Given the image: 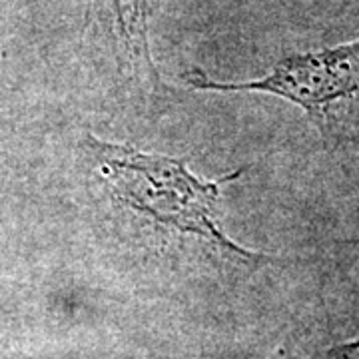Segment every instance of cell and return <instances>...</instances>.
Segmentation results:
<instances>
[{
  "label": "cell",
  "instance_id": "obj_1",
  "mask_svg": "<svg viewBox=\"0 0 359 359\" xmlns=\"http://www.w3.org/2000/svg\"><path fill=\"white\" fill-rule=\"evenodd\" d=\"M86 148L116 202L168 233L194 236L231 264L266 266L273 257L250 252L219 226L222 186L244 170L218 180H202L180 158L142 152L128 144H110L86 136Z\"/></svg>",
  "mask_w": 359,
  "mask_h": 359
},
{
  "label": "cell",
  "instance_id": "obj_2",
  "mask_svg": "<svg viewBox=\"0 0 359 359\" xmlns=\"http://www.w3.org/2000/svg\"><path fill=\"white\" fill-rule=\"evenodd\" d=\"M196 90L266 92L299 106L327 146L359 144V40L325 50L292 54L264 78L216 82L200 72L190 76Z\"/></svg>",
  "mask_w": 359,
  "mask_h": 359
},
{
  "label": "cell",
  "instance_id": "obj_3",
  "mask_svg": "<svg viewBox=\"0 0 359 359\" xmlns=\"http://www.w3.org/2000/svg\"><path fill=\"white\" fill-rule=\"evenodd\" d=\"M114 34L120 66L142 90L158 94L160 76L148 42L146 0H102Z\"/></svg>",
  "mask_w": 359,
  "mask_h": 359
},
{
  "label": "cell",
  "instance_id": "obj_4",
  "mask_svg": "<svg viewBox=\"0 0 359 359\" xmlns=\"http://www.w3.org/2000/svg\"><path fill=\"white\" fill-rule=\"evenodd\" d=\"M311 359H359V337L346 341V344L330 347V349L321 351Z\"/></svg>",
  "mask_w": 359,
  "mask_h": 359
},
{
  "label": "cell",
  "instance_id": "obj_5",
  "mask_svg": "<svg viewBox=\"0 0 359 359\" xmlns=\"http://www.w3.org/2000/svg\"><path fill=\"white\" fill-rule=\"evenodd\" d=\"M278 358H282V349H278V351H276L273 355H269L268 359H278Z\"/></svg>",
  "mask_w": 359,
  "mask_h": 359
}]
</instances>
